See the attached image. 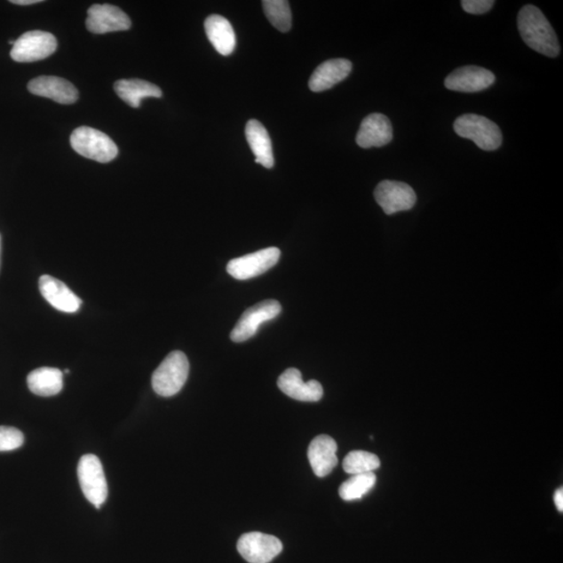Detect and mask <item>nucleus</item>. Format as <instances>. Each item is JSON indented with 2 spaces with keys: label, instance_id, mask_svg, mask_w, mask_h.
<instances>
[{
  "label": "nucleus",
  "instance_id": "0eeeda50",
  "mask_svg": "<svg viewBox=\"0 0 563 563\" xmlns=\"http://www.w3.org/2000/svg\"><path fill=\"white\" fill-rule=\"evenodd\" d=\"M282 311L281 304L274 299H267L245 310L231 332L234 343H243L255 337L258 329L266 321L277 317Z\"/></svg>",
  "mask_w": 563,
  "mask_h": 563
},
{
  "label": "nucleus",
  "instance_id": "39448f33",
  "mask_svg": "<svg viewBox=\"0 0 563 563\" xmlns=\"http://www.w3.org/2000/svg\"><path fill=\"white\" fill-rule=\"evenodd\" d=\"M77 476L83 496L98 509L107 498V484L100 460L95 455H83L77 466Z\"/></svg>",
  "mask_w": 563,
  "mask_h": 563
},
{
  "label": "nucleus",
  "instance_id": "f8f14e48",
  "mask_svg": "<svg viewBox=\"0 0 563 563\" xmlns=\"http://www.w3.org/2000/svg\"><path fill=\"white\" fill-rule=\"evenodd\" d=\"M496 76L491 71L479 66H464L447 76L445 86L452 91L480 92L494 85Z\"/></svg>",
  "mask_w": 563,
  "mask_h": 563
},
{
  "label": "nucleus",
  "instance_id": "dca6fc26",
  "mask_svg": "<svg viewBox=\"0 0 563 563\" xmlns=\"http://www.w3.org/2000/svg\"><path fill=\"white\" fill-rule=\"evenodd\" d=\"M39 289L45 301L62 313H75L81 308V298L75 295L63 282L51 275H42L39 280Z\"/></svg>",
  "mask_w": 563,
  "mask_h": 563
},
{
  "label": "nucleus",
  "instance_id": "9d476101",
  "mask_svg": "<svg viewBox=\"0 0 563 563\" xmlns=\"http://www.w3.org/2000/svg\"><path fill=\"white\" fill-rule=\"evenodd\" d=\"M376 202L387 215L410 210L416 202V194L408 184L383 181L375 190Z\"/></svg>",
  "mask_w": 563,
  "mask_h": 563
},
{
  "label": "nucleus",
  "instance_id": "c85d7f7f",
  "mask_svg": "<svg viewBox=\"0 0 563 563\" xmlns=\"http://www.w3.org/2000/svg\"><path fill=\"white\" fill-rule=\"evenodd\" d=\"M12 4L20 5H29L42 3L41 0H12Z\"/></svg>",
  "mask_w": 563,
  "mask_h": 563
},
{
  "label": "nucleus",
  "instance_id": "6e6552de",
  "mask_svg": "<svg viewBox=\"0 0 563 563\" xmlns=\"http://www.w3.org/2000/svg\"><path fill=\"white\" fill-rule=\"evenodd\" d=\"M281 256L278 248H267L256 253L236 258L227 263L226 272L234 279L250 280L266 273L277 265Z\"/></svg>",
  "mask_w": 563,
  "mask_h": 563
},
{
  "label": "nucleus",
  "instance_id": "412c9836",
  "mask_svg": "<svg viewBox=\"0 0 563 563\" xmlns=\"http://www.w3.org/2000/svg\"><path fill=\"white\" fill-rule=\"evenodd\" d=\"M63 371L55 368H40L28 376L29 391L39 397H52L63 389Z\"/></svg>",
  "mask_w": 563,
  "mask_h": 563
},
{
  "label": "nucleus",
  "instance_id": "bb28decb",
  "mask_svg": "<svg viewBox=\"0 0 563 563\" xmlns=\"http://www.w3.org/2000/svg\"><path fill=\"white\" fill-rule=\"evenodd\" d=\"M495 2L491 0H463L461 5L469 14L481 15L493 9Z\"/></svg>",
  "mask_w": 563,
  "mask_h": 563
},
{
  "label": "nucleus",
  "instance_id": "6ab92c4d",
  "mask_svg": "<svg viewBox=\"0 0 563 563\" xmlns=\"http://www.w3.org/2000/svg\"><path fill=\"white\" fill-rule=\"evenodd\" d=\"M245 137L251 152L255 155L256 163L268 170L273 169L274 165L273 143L265 125L251 119L245 127Z\"/></svg>",
  "mask_w": 563,
  "mask_h": 563
},
{
  "label": "nucleus",
  "instance_id": "ddd939ff",
  "mask_svg": "<svg viewBox=\"0 0 563 563\" xmlns=\"http://www.w3.org/2000/svg\"><path fill=\"white\" fill-rule=\"evenodd\" d=\"M28 91L41 98L51 99L62 105H71L79 99V91L68 82L58 76H39L28 83Z\"/></svg>",
  "mask_w": 563,
  "mask_h": 563
},
{
  "label": "nucleus",
  "instance_id": "423d86ee",
  "mask_svg": "<svg viewBox=\"0 0 563 563\" xmlns=\"http://www.w3.org/2000/svg\"><path fill=\"white\" fill-rule=\"evenodd\" d=\"M58 42L51 33L32 31L20 36L12 47L11 58L20 63L41 61L57 51Z\"/></svg>",
  "mask_w": 563,
  "mask_h": 563
},
{
  "label": "nucleus",
  "instance_id": "4468645a",
  "mask_svg": "<svg viewBox=\"0 0 563 563\" xmlns=\"http://www.w3.org/2000/svg\"><path fill=\"white\" fill-rule=\"evenodd\" d=\"M393 138V125L388 117L380 113H373L363 119L356 142L362 148L382 147L391 143Z\"/></svg>",
  "mask_w": 563,
  "mask_h": 563
},
{
  "label": "nucleus",
  "instance_id": "7ed1b4c3",
  "mask_svg": "<svg viewBox=\"0 0 563 563\" xmlns=\"http://www.w3.org/2000/svg\"><path fill=\"white\" fill-rule=\"evenodd\" d=\"M458 136L475 142L483 151H496L502 146L503 135L498 124L477 114H464L454 123Z\"/></svg>",
  "mask_w": 563,
  "mask_h": 563
},
{
  "label": "nucleus",
  "instance_id": "cd10ccee",
  "mask_svg": "<svg viewBox=\"0 0 563 563\" xmlns=\"http://www.w3.org/2000/svg\"><path fill=\"white\" fill-rule=\"evenodd\" d=\"M554 502H555V505H556L557 509H559V511L562 512L563 511V489H562V488H560L559 489L556 490V493L554 495Z\"/></svg>",
  "mask_w": 563,
  "mask_h": 563
},
{
  "label": "nucleus",
  "instance_id": "f03ea898",
  "mask_svg": "<svg viewBox=\"0 0 563 563\" xmlns=\"http://www.w3.org/2000/svg\"><path fill=\"white\" fill-rule=\"evenodd\" d=\"M189 361L181 351L171 352L155 370L152 385L155 393L170 398L185 385L189 376Z\"/></svg>",
  "mask_w": 563,
  "mask_h": 563
},
{
  "label": "nucleus",
  "instance_id": "1a4fd4ad",
  "mask_svg": "<svg viewBox=\"0 0 563 563\" xmlns=\"http://www.w3.org/2000/svg\"><path fill=\"white\" fill-rule=\"evenodd\" d=\"M237 550L250 563H269L283 551V543L274 535L250 532L239 538Z\"/></svg>",
  "mask_w": 563,
  "mask_h": 563
},
{
  "label": "nucleus",
  "instance_id": "a211bd4d",
  "mask_svg": "<svg viewBox=\"0 0 563 563\" xmlns=\"http://www.w3.org/2000/svg\"><path fill=\"white\" fill-rule=\"evenodd\" d=\"M352 62L345 59H333L321 63L309 80V88L313 92L331 89L350 75Z\"/></svg>",
  "mask_w": 563,
  "mask_h": 563
},
{
  "label": "nucleus",
  "instance_id": "5701e85b",
  "mask_svg": "<svg viewBox=\"0 0 563 563\" xmlns=\"http://www.w3.org/2000/svg\"><path fill=\"white\" fill-rule=\"evenodd\" d=\"M377 477L374 472L353 475L349 480L340 485L339 496L345 501H356L363 498L374 488Z\"/></svg>",
  "mask_w": 563,
  "mask_h": 563
},
{
  "label": "nucleus",
  "instance_id": "20e7f679",
  "mask_svg": "<svg viewBox=\"0 0 563 563\" xmlns=\"http://www.w3.org/2000/svg\"><path fill=\"white\" fill-rule=\"evenodd\" d=\"M70 145L83 157L99 163L115 159L118 148L111 138L103 131L88 127L77 128L70 136Z\"/></svg>",
  "mask_w": 563,
  "mask_h": 563
},
{
  "label": "nucleus",
  "instance_id": "393cba45",
  "mask_svg": "<svg viewBox=\"0 0 563 563\" xmlns=\"http://www.w3.org/2000/svg\"><path fill=\"white\" fill-rule=\"evenodd\" d=\"M381 465L377 455L365 451H353L344 460V470L350 475L367 474L378 470Z\"/></svg>",
  "mask_w": 563,
  "mask_h": 563
},
{
  "label": "nucleus",
  "instance_id": "b1692460",
  "mask_svg": "<svg viewBox=\"0 0 563 563\" xmlns=\"http://www.w3.org/2000/svg\"><path fill=\"white\" fill-rule=\"evenodd\" d=\"M263 10L269 22L282 33H287L291 28V11L286 0H266L262 2Z\"/></svg>",
  "mask_w": 563,
  "mask_h": 563
},
{
  "label": "nucleus",
  "instance_id": "c756f323",
  "mask_svg": "<svg viewBox=\"0 0 563 563\" xmlns=\"http://www.w3.org/2000/svg\"><path fill=\"white\" fill-rule=\"evenodd\" d=\"M64 373L65 374H68L69 373V369H65Z\"/></svg>",
  "mask_w": 563,
  "mask_h": 563
},
{
  "label": "nucleus",
  "instance_id": "f3484780",
  "mask_svg": "<svg viewBox=\"0 0 563 563\" xmlns=\"http://www.w3.org/2000/svg\"><path fill=\"white\" fill-rule=\"evenodd\" d=\"M337 452V443L330 436L320 435L311 441L308 459L317 477L323 478L331 474L338 464Z\"/></svg>",
  "mask_w": 563,
  "mask_h": 563
},
{
  "label": "nucleus",
  "instance_id": "f257e3e1",
  "mask_svg": "<svg viewBox=\"0 0 563 563\" xmlns=\"http://www.w3.org/2000/svg\"><path fill=\"white\" fill-rule=\"evenodd\" d=\"M518 28L522 39L530 49L549 58L559 57V38L546 16L535 5L527 4L519 11Z\"/></svg>",
  "mask_w": 563,
  "mask_h": 563
},
{
  "label": "nucleus",
  "instance_id": "2eb2a0df",
  "mask_svg": "<svg viewBox=\"0 0 563 563\" xmlns=\"http://www.w3.org/2000/svg\"><path fill=\"white\" fill-rule=\"evenodd\" d=\"M278 386L282 393L301 402H319L323 389L320 382L311 380L304 382L302 373L297 369H289L279 377Z\"/></svg>",
  "mask_w": 563,
  "mask_h": 563
},
{
  "label": "nucleus",
  "instance_id": "aec40b11",
  "mask_svg": "<svg viewBox=\"0 0 563 563\" xmlns=\"http://www.w3.org/2000/svg\"><path fill=\"white\" fill-rule=\"evenodd\" d=\"M207 37L220 55L229 56L235 51L236 35L226 18L220 15L209 16L205 21Z\"/></svg>",
  "mask_w": 563,
  "mask_h": 563
},
{
  "label": "nucleus",
  "instance_id": "a878e982",
  "mask_svg": "<svg viewBox=\"0 0 563 563\" xmlns=\"http://www.w3.org/2000/svg\"><path fill=\"white\" fill-rule=\"evenodd\" d=\"M25 442L21 431L13 427L0 426V452L14 451Z\"/></svg>",
  "mask_w": 563,
  "mask_h": 563
},
{
  "label": "nucleus",
  "instance_id": "4be33fe9",
  "mask_svg": "<svg viewBox=\"0 0 563 563\" xmlns=\"http://www.w3.org/2000/svg\"><path fill=\"white\" fill-rule=\"evenodd\" d=\"M119 99L131 107H139L141 100L147 98H162V90L152 83L142 80H121L114 85Z\"/></svg>",
  "mask_w": 563,
  "mask_h": 563
},
{
  "label": "nucleus",
  "instance_id": "9b49d317",
  "mask_svg": "<svg viewBox=\"0 0 563 563\" xmlns=\"http://www.w3.org/2000/svg\"><path fill=\"white\" fill-rule=\"evenodd\" d=\"M88 31L93 34L128 31L131 20L124 12L112 4H93L88 10Z\"/></svg>",
  "mask_w": 563,
  "mask_h": 563
}]
</instances>
